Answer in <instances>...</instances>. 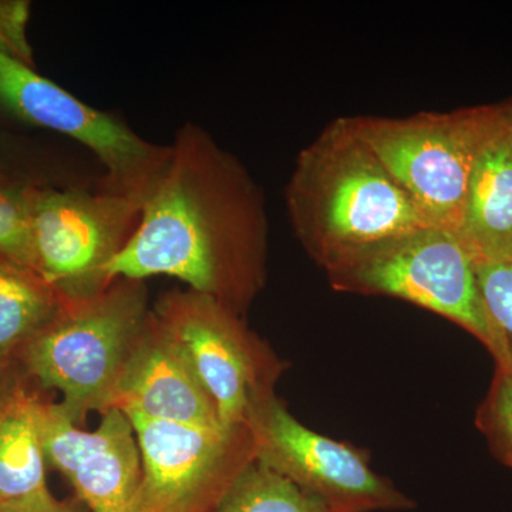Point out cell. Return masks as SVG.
I'll use <instances>...</instances> for the list:
<instances>
[{
	"mask_svg": "<svg viewBox=\"0 0 512 512\" xmlns=\"http://www.w3.org/2000/svg\"><path fill=\"white\" fill-rule=\"evenodd\" d=\"M266 261L261 188L237 157L187 121L106 281L170 276L245 316L264 291Z\"/></svg>",
	"mask_w": 512,
	"mask_h": 512,
	"instance_id": "1",
	"label": "cell"
},
{
	"mask_svg": "<svg viewBox=\"0 0 512 512\" xmlns=\"http://www.w3.org/2000/svg\"><path fill=\"white\" fill-rule=\"evenodd\" d=\"M285 198L296 238L325 272L430 225L348 117L299 153Z\"/></svg>",
	"mask_w": 512,
	"mask_h": 512,
	"instance_id": "2",
	"label": "cell"
},
{
	"mask_svg": "<svg viewBox=\"0 0 512 512\" xmlns=\"http://www.w3.org/2000/svg\"><path fill=\"white\" fill-rule=\"evenodd\" d=\"M146 282L114 279L80 298L63 296L55 319L19 350L26 377L62 394L59 404L76 426L89 413L110 412L128 362L150 315Z\"/></svg>",
	"mask_w": 512,
	"mask_h": 512,
	"instance_id": "3",
	"label": "cell"
},
{
	"mask_svg": "<svg viewBox=\"0 0 512 512\" xmlns=\"http://www.w3.org/2000/svg\"><path fill=\"white\" fill-rule=\"evenodd\" d=\"M348 119L426 221L456 232L478 158L512 123V97L447 113Z\"/></svg>",
	"mask_w": 512,
	"mask_h": 512,
	"instance_id": "4",
	"label": "cell"
},
{
	"mask_svg": "<svg viewBox=\"0 0 512 512\" xmlns=\"http://www.w3.org/2000/svg\"><path fill=\"white\" fill-rule=\"evenodd\" d=\"M339 292L402 299L456 323L504 365L488 318L477 261L451 229L424 227L360 252L326 272Z\"/></svg>",
	"mask_w": 512,
	"mask_h": 512,
	"instance_id": "5",
	"label": "cell"
},
{
	"mask_svg": "<svg viewBox=\"0 0 512 512\" xmlns=\"http://www.w3.org/2000/svg\"><path fill=\"white\" fill-rule=\"evenodd\" d=\"M151 312L178 343L217 407L222 426H247L286 372V362L245 316L192 289H171Z\"/></svg>",
	"mask_w": 512,
	"mask_h": 512,
	"instance_id": "6",
	"label": "cell"
},
{
	"mask_svg": "<svg viewBox=\"0 0 512 512\" xmlns=\"http://www.w3.org/2000/svg\"><path fill=\"white\" fill-rule=\"evenodd\" d=\"M0 109L82 144L104 167L100 185L144 204L163 173L170 144L138 136L126 121L84 103L0 50Z\"/></svg>",
	"mask_w": 512,
	"mask_h": 512,
	"instance_id": "7",
	"label": "cell"
},
{
	"mask_svg": "<svg viewBox=\"0 0 512 512\" xmlns=\"http://www.w3.org/2000/svg\"><path fill=\"white\" fill-rule=\"evenodd\" d=\"M37 272L67 298L106 288V269L136 231L143 204L83 185H32Z\"/></svg>",
	"mask_w": 512,
	"mask_h": 512,
	"instance_id": "8",
	"label": "cell"
},
{
	"mask_svg": "<svg viewBox=\"0 0 512 512\" xmlns=\"http://www.w3.org/2000/svg\"><path fill=\"white\" fill-rule=\"evenodd\" d=\"M126 416L141 457L131 512H212L256 460L248 426H187Z\"/></svg>",
	"mask_w": 512,
	"mask_h": 512,
	"instance_id": "9",
	"label": "cell"
},
{
	"mask_svg": "<svg viewBox=\"0 0 512 512\" xmlns=\"http://www.w3.org/2000/svg\"><path fill=\"white\" fill-rule=\"evenodd\" d=\"M247 426L259 463L339 512L409 511L416 503L370 467L369 453L309 429L278 396L259 404Z\"/></svg>",
	"mask_w": 512,
	"mask_h": 512,
	"instance_id": "10",
	"label": "cell"
},
{
	"mask_svg": "<svg viewBox=\"0 0 512 512\" xmlns=\"http://www.w3.org/2000/svg\"><path fill=\"white\" fill-rule=\"evenodd\" d=\"M114 409L150 420L222 427L217 407L184 350L151 311L121 379Z\"/></svg>",
	"mask_w": 512,
	"mask_h": 512,
	"instance_id": "11",
	"label": "cell"
},
{
	"mask_svg": "<svg viewBox=\"0 0 512 512\" xmlns=\"http://www.w3.org/2000/svg\"><path fill=\"white\" fill-rule=\"evenodd\" d=\"M42 402L25 383L0 409V511L77 512L47 487Z\"/></svg>",
	"mask_w": 512,
	"mask_h": 512,
	"instance_id": "12",
	"label": "cell"
},
{
	"mask_svg": "<svg viewBox=\"0 0 512 512\" xmlns=\"http://www.w3.org/2000/svg\"><path fill=\"white\" fill-rule=\"evenodd\" d=\"M456 234L477 264L512 261V123L478 158Z\"/></svg>",
	"mask_w": 512,
	"mask_h": 512,
	"instance_id": "13",
	"label": "cell"
},
{
	"mask_svg": "<svg viewBox=\"0 0 512 512\" xmlns=\"http://www.w3.org/2000/svg\"><path fill=\"white\" fill-rule=\"evenodd\" d=\"M96 433V443L67 481L90 512H131L141 477L133 424L113 409L101 416Z\"/></svg>",
	"mask_w": 512,
	"mask_h": 512,
	"instance_id": "14",
	"label": "cell"
},
{
	"mask_svg": "<svg viewBox=\"0 0 512 512\" xmlns=\"http://www.w3.org/2000/svg\"><path fill=\"white\" fill-rule=\"evenodd\" d=\"M62 303V293L39 272L0 258V362L16 359Z\"/></svg>",
	"mask_w": 512,
	"mask_h": 512,
	"instance_id": "15",
	"label": "cell"
},
{
	"mask_svg": "<svg viewBox=\"0 0 512 512\" xmlns=\"http://www.w3.org/2000/svg\"><path fill=\"white\" fill-rule=\"evenodd\" d=\"M212 512H339L255 460Z\"/></svg>",
	"mask_w": 512,
	"mask_h": 512,
	"instance_id": "16",
	"label": "cell"
},
{
	"mask_svg": "<svg viewBox=\"0 0 512 512\" xmlns=\"http://www.w3.org/2000/svg\"><path fill=\"white\" fill-rule=\"evenodd\" d=\"M30 187L15 181H0V258L37 272Z\"/></svg>",
	"mask_w": 512,
	"mask_h": 512,
	"instance_id": "17",
	"label": "cell"
},
{
	"mask_svg": "<svg viewBox=\"0 0 512 512\" xmlns=\"http://www.w3.org/2000/svg\"><path fill=\"white\" fill-rule=\"evenodd\" d=\"M476 424L493 456L512 468V369L495 367L493 382L478 407Z\"/></svg>",
	"mask_w": 512,
	"mask_h": 512,
	"instance_id": "18",
	"label": "cell"
},
{
	"mask_svg": "<svg viewBox=\"0 0 512 512\" xmlns=\"http://www.w3.org/2000/svg\"><path fill=\"white\" fill-rule=\"evenodd\" d=\"M478 285L491 325L503 349L504 365L512 369V261L477 264Z\"/></svg>",
	"mask_w": 512,
	"mask_h": 512,
	"instance_id": "19",
	"label": "cell"
},
{
	"mask_svg": "<svg viewBox=\"0 0 512 512\" xmlns=\"http://www.w3.org/2000/svg\"><path fill=\"white\" fill-rule=\"evenodd\" d=\"M29 16V2L0 0V50L20 62L35 67L33 49L26 33Z\"/></svg>",
	"mask_w": 512,
	"mask_h": 512,
	"instance_id": "20",
	"label": "cell"
},
{
	"mask_svg": "<svg viewBox=\"0 0 512 512\" xmlns=\"http://www.w3.org/2000/svg\"><path fill=\"white\" fill-rule=\"evenodd\" d=\"M26 383V375L15 359L0 362V409L5 406L10 396Z\"/></svg>",
	"mask_w": 512,
	"mask_h": 512,
	"instance_id": "21",
	"label": "cell"
},
{
	"mask_svg": "<svg viewBox=\"0 0 512 512\" xmlns=\"http://www.w3.org/2000/svg\"><path fill=\"white\" fill-rule=\"evenodd\" d=\"M0 181H10L9 178L3 177L2 173H0Z\"/></svg>",
	"mask_w": 512,
	"mask_h": 512,
	"instance_id": "22",
	"label": "cell"
},
{
	"mask_svg": "<svg viewBox=\"0 0 512 512\" xmlns=\"http://www.w3.org/2000/svg\"><path fill=\"white\" fill-rule=\"evenodd\" d=\"M0 512H5V511H0Z\"/></svg>",
	"mask_w": 512,
	"mask_h": 512,
	"instance_id": "23",
	"label": "cell"
}]
</instances>
